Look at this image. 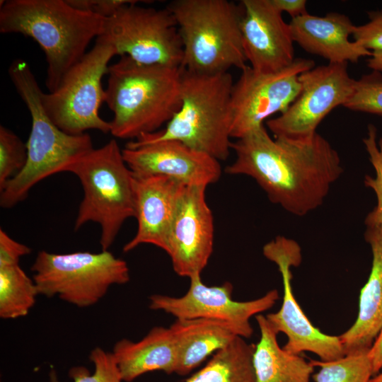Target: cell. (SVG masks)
Returning a JSON list of instances; mask_svg holds the SVG:
<instances>
[{"label": "cell", "mask_w": 382, "mask_h": 382, "mask_svg": "<svg viewBox=\"0 0 382 382\" xmlns=\"http://www.w3.org/2000/svg\"><path fill=\"white\" fill-rule=\"evenodd\" d=\"M231 175L253 178L269 199L304 216L323 203L344 169L338 152L318 132L306 139L272 138L265 125L231 143Z\"/></svg>", "instance_id": "obj_1"}, {"label": "cell", "mask_w": 382, "mask_h": 382, "mask_svg": "<svg viewBox=\"0 0 382 382\" xmlns=\"http://www.w3.org/2000/svg\"><path fill=\"white\" fill-rule=\"evenodd\" d=\"M106 19L67 0H7L0 6V32L30 37L43 50L49 92L83 57L93 39L103 35Z\"/></svg>", "instance_id": "obj_2"}, {"label": "cell", "mask_w": 382, "mask_h": 382, "mask_svg": "<svg viewBox=\"0 0 382 382\" xmlns=\"http://www.w3.org/2000/svg\"><path fill=\"white\" fill-rule=\"evenodd\" d=\"M182 66L138 63L126 55L109 66L105 99L110 134L132 139L152 134L179 110Z\"/></svg>", "instance_id": "obj_3"}, {"label": "cell", "mask_w": 382, "mask_h": 382, "mask_svg": "<svg viewBox=\"0 0 382 382\" xmlns=\"http://www.w3.org/2000/svg\"><path fill=\"white\" fill-rule=\"evenodd\" d=\"M8 75L30 114L31 130L26 143L28 157L24 168L0 191V206L4 209L23 201L31 188L46 178L61 172L71 173L94 149L88 134H67L52 121L42 103V91L25 60H13Z\"/></svg>", "instance_id": "obj_4"}, {"label": "cell", "mask_w": 382, "mask_h": 382, "mask_svg": "<svg viewBox=\"0 0 382 382\" xmlns=\"http://www.w3.org/2000/svg\"><path fill=\"white\" fill-rule=\"evenodd\" d=\"M233 83L229 71L202 74L183 68L179 110L164 129L127 144L175 140L218 161L226 160L231 151Z\"/></svg>", "instance_id": "obj_5"}, {"label": "cell", "mask_w": 382, "mask_h": 382, "mask_svg": "<svg viewBox=\"0 0 382 382\" xmlns=\"http://www.w3.org/2000/svg\"><path fill=\"white\" fill-rule=\"evenodd\" d=\"M173 15L187 71L214 74L246 65L241 3L228 0H173L166 6Z\"/></svg>", "instance_id": "obj_6"}, {"label": "cell", "mask_w": 382, "mask_h": 382, "mask_svg": "<svg viewBox=\"0 0 382 382\" xmlns=\"http://www.w3.org/2000/svg\"><path fill=\"white\" fill-rule=\"evenodd\" d=\"M83 190L74 230L88 222L100 226V244L108 250L125 221L135 217L134 176L117 141L93 149L72 168Z\"/></svg>", "instance_id": "obj_7"}, {"label": "cell", "mask_w": 382, "mask_h": 382, "mask_svg": "<svg viewBox=\"0 0 382 382\" xmlns=\"http://www.w3.org/2000/svg\"><path fill=\"white\" fill-rule=\"evenodd\" d=\"M39 294L79 308L97 303L115 284L130 279L127 263L109 250L65 254L40 251L31 267Z\"/></svg>", "instance_id": "obj_8"}, {"label": "cell", "mask_w": 382, "mask_h": 382, "mask_svg": "<svg viewBox=\"0 0 382 382\" xmlns=\"http://www.w3.org/2000/svg\"><path fill=\"white\" fill-rule=\"evenodd\" d=\"M117 51L102 35L63 77L52 92L42 93V105L52 121L63 132L79 135L88 129L110 132V123L100 117L99 110L105 102L103 76L108 73L110 59Z\"/></svg>", "instance_id": "obj_9"}, {"label": "cell", "mask_w": 382, "mask_h": 382, "mask_svg": "<svg viewBox=\"0 0 382 382\" xmlns=\"http://www.w3.org/2000/svg\"><path fill=\"white\" fill-rule=\"evenodd\" d=\"M138 2L132 0L106 19L103 35L117 55L144 64L182 66L183 45L173 15L166 7H144Z\"/></svg>", "instance_id": "obj_10"}, {"label": "cell", "mask_w": 382, "mask_h": 382, "mask_svg": "<svg viewBox=\"0 0 382 382\" xmlns=\"http://www.w3.org/2000/svg\"><path fill=\"white\" fill-rule=\"evenodd\" d=\"M314 66L310 59L296 58L275 72H260L248 65L243 69L231 93V138H242L284 112L301 92L299 75Z\"/></svg>", "instance_id": "obj_11"}, {"label": "cell", "mask_w": 382, "mask_h": 382, "mask_svg": "<svg viewBox=\"0 0 382 382\" xmlns=\"http://www.w3.org/2000/svg\"><path fill=\"white\" fill-rule=\"evenodd\" d=\"M301 90L296 98L266 125L274 137L306 139L315 135L322 120L335 108L344 106L353 93L355 79L347 63L314 66L299 75Z\"/></svg>", "instance_id": "obj_12"}, {"label": "cell", "mask_w": 382, "mask_h": 382, "mask_svg": "<svg viewBox=\"0 0 382 382\" xmlns=\"http://www.w3.org/2000/svg\"><path fill=\"white\" fill-rule=\"evenodd\" d=\"M263 255L278 267L283 282V300L280 309L265 317L277 333L287 337L283 348L294 354L312 352L324 361L345 357L339 336L329 335L316 328L307 318L294 296L291 288V267L301 262V250L294 240L277 236L265 244Z\"/></svg>", "instance_id": "obj_13"}, {"label": "cell", "mask_w": 382, "mask_h": 382, "mask_svg": "<svg viewBox=\"0 0 382 382\" xmlns=\"http://www.w3.org/2000/svg\"><path fill=\"white\" fill-rule=\"evenodd\" d=\"M189 279L190 286L185 295L173 297L153 294L149 298V308L163 311L176 319L221 320L232 325L238 336L247 339L253 334L250 318L271 308L279 299L278 291L272 289L258 299L238 301L232 298L233 286L230 282L207 286L199 274Z\"/></svg>", "instance_id": "obj_14"}, {"label": "cell", "mask_w": 382, "mask_h": 382, "mask_svg": "<svg viewBox=\"0 0 382 382\" xmlns=\"http://www.w3.org/2000/svg\"><path fill=\"white\" fill-rule=\"evenodd\" d=\"M206 188L184 185L179 196L166 253L180 277L201 274L213 251L214 219Z\"/></svg>", "instance_id": "obj_15"}, {"label": "cell", "mask_w": 382, "mask_h": 382, "mask_svg": "<svg viewBox=\"0 0 382 382\" xmlns=\"http://www.w3.org/2000/svg\"><path fill=\"white\" fill-rule=\"evenodd\" d=\"M123 158L136 176L162 175L184 185L207 187L219 180V161L180 141L126 144Z\"/></svg>", "instance_id": "obj_16"}, {"label": "cell", "mask_w": 382, "mask_h": 382, "mask_svg": "<svg viewBox=\"0 0 382 382\" xmlns=\"http://www.w3.org/2000/svg\"><path fill=\"white\" fill-rule=\"evenodd\" d=\"M242 44L250 66L270 73L280 71L295 60L289 23L271 0H242Z\"/></svg>", "instance_id": "obj_17"}, {"label": "cell", "mask_w": 382, "mask_h": 382, "mask_svg": "<svg viewBox=\"0 0 382 382\" xmlns=\"http://www.w3.org/2000/svg\"><path fill=\"white\" fill-rule=\"evenodd\" d=\"M134 176L137 229L134 236L124 245L123 251L127 253L140 245L151 244L166 252L184 185L162 175Z\"/></svg>", "instance_id": "obj_18"}, {"label": "cell", "mask_w": 382, "mask_h": 382, "mask_svg": "<svg viewBox=\"0 0 382 382\" xmlns=\"http://www.w3.org/2000/svg\"><path fill=\"white\" fill-rule=\"evenodd\" d=\"M289 26L294 42L328 63H355L372 54L349 40L355 25L345 14L331 12L318 16L308 13L291 19Z\"/></svg>", "instance_id": "obj_19"}, {"label": "cell", "mask_w": 382, "mask_h": 382, "mask_svg": "<svg viewBox=\"0 0 382 382\" xmlns=\"http://www.w3.org/2000/svg\"><path fill=\"white\" fill-rule=\"evenodd\" d=\"M365 226L364 238L372 254L371 268L360 291L357 318L339 335L345 354L370 349L382 329V226Z\"/></svg>", "instance_id": "obj_20"}, {"label": "cell", "mask_w": 382, "mask_h": 382, "mask_svg": "<svg viewBox=\"0 0 382 382\" xmlns=\"http://www.w3.org/2000/svg\"><path fill=\"white\" fill-rule=\"evenodd\" d=\"M112 353L125 382L154 371L176 373L178 364V347L170 327H154L138 342L121 339Z\"/></svg>", "instance_id": "obj_21"}, {"label": "cell", "mask_w": 382, "mask_h": 382, "mask_svg": "<svg viewBox=\"0 0 382 382\" xmlns=\"http://www.w3.org/2000/svg\"><path fill=\"white\" fill-rule=\"evenodd\" d=\"M170 328L178 351L175 374L181 376L189 374L238 336L229 323L213 319H176Z\"/></svg>", "instance_id": "obj_22"}, {"label": "cell", "mask_w": 382, "mask_h": 382, "mask_svg": "<svg viewBox=\"0 0 382 382\" xmlns=\"http://www.w3.org/2000/svg\"><path fill=\"white\" fill-rule=\"evenodd\" d=\"M255 319L260 331L253 357L256 382H310L311 362L280 347L278 333L265 316L258 314Z\"/></svg>", "instance_id": "obj_23"}, {"label": "cell", "mask_w": 382, "mask_h": 382, "mask_svg": "<svg viewBox=\"0 0 382 382\" xmlns=\"http://www.w3.org/2000/svg\"><path fill=\"white\" fill-rule=\"evenodd\" d=\"M255 347L237 336L185 382H256L253 364Z\"/></svg>", "instance_id": "obj_24"}, {"label": "cell", "mask_w": 382, "mask_h": 382, "mask_svg": "<svg viewBox=\"0 0 382 382\" xmlns=\"http://www.w3.org/2000/svg\"><path fill=\"white\" fill-rule=\"evenodd\" d=\"M39 292L33 279L19 265L0 267V318L5 320L26 316Z\"/></svg>", "instance_id": "obj_25"}, {"label": "cell", "mask_w": 382, "mask_h": 382, "mask_svg": "<svg viewBox=\"0 0 382 382\" xmlns=\"http://www.w3.org/2000/svg\"><path fill=\"white\" fill-rule=\"evenodd\" d=\"M369 349L352 352L333 361L311 360L315 367H320L313 375L314 381L369 382L373 369Z\"/></svg>", "instance_id": "obj_26"}, {"label": "cell", "mask_w": 382, "mask_h": 382, "mask_svg": "<svg viewBox=\"0 0 382 382\" xmlns=\"http://www.w3.org/2000/svg\"><path fill=\"white\" fill-rule=\"evenodd\" d=\"M89 359L93 363L94 371L91 374L84 366H74L70 369L69 376L73 382H122L120 369L112 352H106L100 347L91 350ZM49 382H60L56 373L50 374Z\"/></svg>", "instance_id": "obj_27"}, {"label": "cell", "mask_w": 382, "mask_h": 382, "mask_svg": "<svg viewBox=\"0 0 382 382\" xmlns=\"http://www.w3.org/2000/svg\"><path fill=\"white\" fill-rule=\"evenodd\" d=\"M363 143L375 172L374 176H365L364 184L374 191L376 198V204L367 214L365 224L382 226V137L378 139L374 125L368 126L367 134L363 139Z\"/></svg>", "instance_id": "obj_28"}, {"label": "cell", "mask_w": 382, "mask_h": 382, "mask_svg": "<svg viewBox=\"0 0 382 382\" xmlns=\"http://www.w3.org/2000/svg\"><path fill=\"white\" fill-rule=\"evenodd\" d=\"M28 157L26 144L12 131L0 126V191L24 168Z\"/></svg>", "instance_id": "obj_29"}, {"label": "cell", "mask_w": 382, "mask_h": 382, "mask_svg": "<svg viewBox=\"0 0 382 382\" xmlns=\"http://www.w3.org/2000/svg\"><path fill=\"white\" fill-rule=\"evenodd\" d=\"M379 73L374 71L355 80L353 93L344 107L382 117V77Z\"/></svg>", "instance_id": "obj_30"}, {"label": "cell", "mask_w": 382, "mask_h": 382, "mask_svg": "<svg viewBox=\"0 0 382 382\" xmlns=\"http://www.w3.org/2000/svg\"><path fill=\"white\" fill-rule=\"evenodd\" d=\"M369 21L355 25L354 42L371 53L382 52V9L368 13Z\"/></svg>", "instance_id": "obj_31"}, {"label": "cell", "mask_w": 382, "mask_h": 382, "mask_svg": "<svg viewBox=\"0 0 382 382\" xmlns=\"http://www.w3.org/2000/svg\"><path fill=\"white\" fill-rule=\"evenodd\" d=\"M31 251L28 246L13 240L0 229V267L19 265L21 257Z\"/></svg>", "instance_id": "obj_32"}, {"label": "cell", "mask_w": 382, "mask_h": 382, "mask_svg": "<svg viewBox=\"0 0 382 382\" xmlns=\"http://www.w3.org/2000/svg\"><path fill=\"white\" fill-rule=\"evenodd\" d=\"M74 7L108 18L132 0H67Z\"/></svg>", "instance_id": "obj_33"}, {"label": "cell", "mask_w": 382, "mask_h": 382, "mask_svg": "<svg viewBox=\"0 0 382 382\" xmlns=\"http://www.w3.org/2000/svg\"><path fill=\"white\" fill-rule=\"evenodd\" d=\"M273 5L282 13H288L291 19L308 13L306 0H271Z\"/></svg>", "instance_id": "obj_34"}, {"label": "cell", "mask_w": 382, "mask_h": 382, "mask_svg": "<svg viewBox=\"0 0 382 382\" xmlns=\"http://www.w3.org/2000/svg\"><path fill=\"white\" fill-rule=\"evenodd\" d=\"M369 356L372 364L374 376L382 371V329L369 349Z\"/></svg>", "instance_id": "obj_35"}, {"label": "cell", "mask_w": 382, "mask_h": 382, "mask_svg": "<svg viewBox=\"0 0 382 382\" xmlns=\"http://www.w3.org/2000/svg\"><path fill=\"white\" fill-rule=\"evenodd\" d=\"M366 65L374 71L382 72V52L372 53L371 55L368 57Z\"/></svg>", "instance_id": "obj_36"}, {"label": "cell", "mask_w": 382, "mask_h": 382, "mask_svg": "<svg viewBox=\"0 0 382 382\" xmlns=\"http://www.w3.org/2000/svg\"><path fill=\"white\" fill-rule=\"evenodd\" d=\"M369 382H382V371L378 374L372 376Z\"/></svg>", "instance_id": "obj_37"}]
</instances>
